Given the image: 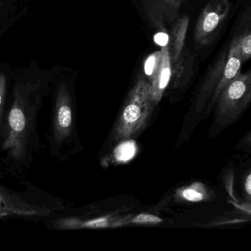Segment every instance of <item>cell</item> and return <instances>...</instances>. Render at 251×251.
Segmentation results:
<instances>
[{
  "label": "cell",
  "mask_w": 251,
  "mask_h": 251,
  "mask_svg": "<svg viewBox=\"0 0 251 251\" xmlns=\"http://www.w3.org/2000/svg\"><path fill=\"white\" fill-rule=\"evenodd\" d=\"M227 54V52H224L217 60V62L208 73L203 84L201 86L195 102V108L198 112H201L205 105H208L213 94L220 84L223 75Z\"/></svg>",
  "instance_id": "cell-8"
},
{
  "label": "cell",
  "mask_w": 251,
  "mask_h": 251,
  "mask_svg": "<svg viewBox=\"0 0 251 251\" xmlns=\"http://www.w3.org/2000/svg\"><path fill=\"white\" fill-rule=\"evenodd\" d=\"M163 222V220L158 216L151 214H140L136 216L132 220L133 224L142 225H155L159 224Z\"/></svg>",
  "instance_id": "cell-15"
},
{
  "label": "cell",
  "mask_w": 251,
  "mask_h": 251,
  "mask_svg": "<svg viewBox=\"0 0 251 251\" xmlns=\"http://www.w3.org/2000/svg\"><path fill=\"white\" fill-rule=\"evenodd\" d=\"M161 61L159 70L152 80L150 82L152 88V95L157 104L161 101L166 89L172 78V68L170 64L168 44L161 45Z\"/></svg>",
  "instance_id": "cell-10"
},
{
  "label": "cell",
  "mask_w": 251,
  "mask_h": 251,
  "mask_svg": "<svg viewBox=\"0 0 251 251\" xmlns=\"http://www.w3.org/2000/svg\"><path fill=\"white\" fill-rule=\"evenodd\" d=\"M135 152H136V146L134 144L131 142H126L117 149V158L121 161H127L132 158Z\"/></svg>",
  "instance_id": "cell-14"
},
{
  "label": "cell",
  "mask_w": 251,
  "mask_h": 251,
  "mask_svg": "<svg viewBox=\"0 0 251 251\" xmlns=\"http://www.w3.org/2000/svg\"><path fill=\"white\" fill-rule=\"evenodd\" d=\"M185 0H144L147 12L157 25L164 26L177 17Z\"/></svg>",
  "instance_id": "cell-9"
},
{
  "label": "cell",
  "mask_w": 251,
  "mask_h": 251,
  "mask_svg": "<svg viewBox=\"0 0 251 251\" xmlns=\"http://www.w3.org/2000/svg\"><path fill=\"white\" fill-rule=\"evenodd\" d=\"M245 189L248 195H251V175L249 174L245 180Z\"/></svg>",
  "instance_id": "cell-17"
},
{
  "label": "cell",
  "mask_w": 251,
  "mask_h": 251,
  "mask_svg": "<svg viewBox=\"0 0 251 251\" xmlns=\"http://www.w3.org/2000/svg\"><path fill=\"white\" fill-rule=\"evenodd\" d=\"M177 197L180 200L189 202H201L209 198V194L205 185L195 182L177 191Z\"/></svg>",
  "instance_id": "cell-11"
},
{
  "label": "cell",
  "mask_w": 251,
  "mask_h": 251,
  "mask_svg": "<svg viewBox=\"0 0 251 251\" xmlns=\"http://www.w3.org/2000/svg\"><path fill=\"white\" fill-rule=\"evenodd\" d=\"M39 85L20 83L14 89L3 149L17 161L24 158L40 104Z\"/></svg>",
  "instance_id": "cell-1"
},
{
  "label": "cell",
  "mask_w": 251,
  "mask_h": 251,
  "mask_svg": "<svg viewBox=\"0 0 251 251\" xmlns=\"http://www.w3.org/2000/svg\"><path fill=\"white\" fill-rule=\"evenodd\" d=\"M251 100V73H239L217 98L216 122L220 126L234 123Z\"/></svg>",
  "instance_id": "cell-3"
},
{
  "label": "cell",
  "mask_w": 251,
  "mask_h": 251,
  "mask_svg": "<svg viewBox=\"0 0 251 251\" xmlns=\"http://www.w3.org/2000/svg\"><path fill=\"white\" fill-rule=\"evenodd\" d=\"M157 105L151 83L142 75L129 92L113 130L115 140H127L145 129Z\"/></svg>",
  "instance_id": "cell-2"
},
{
  "label": "cell",
  "mask_w": 251,
  "mask_h": 251,
  "mask_svg": "<svg viewBox=\"0 0 251 251\" xmlns=\"http://www.w3.org/2000/svg\"><path fill=\"white\" fill-rule=\"evenodd\" d=\"M2 6H3V4H2V2H0V10L2 9Z\"/></svg>",
  "instance_id": "cell-18"
},
{
  "label": "cell",
  "mask_w": 251,
  "mask_h": 251,
  "mask_svg": "<svg viewBox=\"0 0 251 251\" xmlns=\"http://www.w3.org/2000/svg\"><path fill=\"white\" fill-rule=\"evenodd\" d=\"M239 48L242 63L250 60L251 57V34L249 30H246L239 35Z\"/></svg>",
  "instance_id": "cell-13"
},
{
  "label": "cell",
  "mask_w": 251,
  "mask_h": 251,
  "mask_svg": "<svg viewBox=\"0 0 251 251\" xmlns=\"http://www.w3.org/2000/svg\"><path fill=\"white\" fill-rule=\"evenodd\" d=\"M0 211L20 216H42L49 214V208L27 202L8 192L0 186Z\"/></svg>",
  "instance_id": "cell-7"
},
{
  "label": "cell",
  "mask_w": 251,
  "mask_h": 251,
  "mask_svg": "<svg viewBox=\"0 0 251 251\" xmlns=\"http://www.w3.org/2000/svg\"><path fill=\"white\" fill-rule=\"evenodd\" d=\"M161 56H162L161 51H157L150 55L145 61V72L148 81L151 82L158 73L161 65Z\"/></svg>",
  "instance_id": "cell-12"
},
{
  "label": "cell",
  "mask_w": 251,
  "mask_h": 251,
  "mask_svg": "<svg viewBox=\"0 0 251 251\" xmlns=\"http://www.w3.org/2000/svg\"><path fill=\"white\" fill-rule=\"evenodd\" d=\"M230 9V0H210L197 23L195 33L197 48H205L212 43L223 27Z\"/></svg>",
  "instance_id": "cell-5"
},
{
  "label": "cell",
  "mask_w": 251,
  "mask_h": 251,
  "mask_svg": "<svg viewBox=\"0 0 251 251\" xmlns=\"http://www.w3.org/2000/svg\"><path fill=\"white\" fill-rule=\"evenodd\" d=\"M189 24V17L183 16L176 22L169 37L171 79H173L174 87H180L189 78L191 66L186 48Z\"/></svg>",
  "instance_id": "cell-4"
},
{
  "label": "cell",
  "mask_w": 251,
  "mask_h": 251,
  "mask_svg": "<svg viewBox=\"0 0 251 251\" xmlns=\"http://www.w3.org/2000/svg\"><path fill=\"white\" fill-rule=\"evenodd\" d=\"M6 77L5 75L0 73V123L2 120L3 112L4 103H5V94H6Z\"/></svg>",
  "instance_id": "cell-16"
},
{
  "label": "cell",
  "mask_w": 251,
  "mask_h": 251,
  "mask_svg": "<svg viewBox=\"0 0 251 251\" xmlns=\"http://www.w3.org/2000/svg\"><path fill=\"white\" fill-rule=\"evenodd\" d=\"M73 127V101L68 88L61 84L57 92L53 117V134L58 143L71 135Z\"/></svg>",
  "instance_id": "cell-6"
}]
</instances>
